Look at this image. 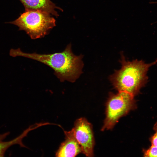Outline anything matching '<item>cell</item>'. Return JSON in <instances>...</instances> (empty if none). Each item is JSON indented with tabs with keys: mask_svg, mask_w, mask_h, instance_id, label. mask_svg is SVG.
I'll list each match as a JSON object with an SVG mask.
<instances>
[{
	"mask_svg": "<svg viewBox=\"0 0 157 157\" xmlns=\"http://www.w3.org/2000/svg\"><path fill=\"white\" fill-rule=\"evenodd\" d=\"M9 54L12 57H25L49 66L54 70V74L61 82L67 81L74 82L83 72V56L75 55L72 51L71 44H68L63 51L51 54L26 53L19 48L11 49Z\"/></svg>",
	"mask_w": 157,
	"mask_h": 157,
	"instance_id": "cell-1",
	"label": "cell"
},
{
	"mask_svg": "<svg viewBox=\"0 0 157 157\" xmlns=\"http://www.w3.org/2000/svg\"><path fill=\"white\" fill-rule=\"evenodd\" d=\"M119 62L121 68L110 76L109 80L118 91L125 92L134 97L147 83V72L150 67L157 63V59L148 63L142 60L129 61L122 53Z\"/></svg>",
	"mask_w": 157,
	"mask_h": 157,
	"instance_id": "cell-2",
	"label": "cell"
},
{
	"mask_svg": "<svg viewBox=\"0 0 157 157\" xmlns=\"http://www.w3.org/2000/svg\"><path fill=\"white\" fill-rule=\"evenodd\" d=\"M51 14L37 10L25 9L15 20L8 22L17 26L33 40L44 37L56 25V20Z\"/></svg>",
	"mask_w": 157,
	"mask_h": 157,
	"instance_id": "cell-3",
	"label": "cell"
},
{
	"mask_svg": "<svg viewBox=\"0 0 157 157\" xmlns=\"http://www.w3.org/2000/svg\"><path fill=\"white\" fill-rule=\"evenodd\" d=\"M136 107L134 97L130 94L121 91L110 93L106 104V117L101 130L112 129L121 117Z\"/></svg>",
	"mask_w": 157,
	"mask_h": 157,
	"instance_id": "cell-4",
	"label": "cell"
},
{
	"mask_svg": "<svg viewBox=\"0 0 157 157\" xmlns=\"http://www.w3.org/2000/svg\"><path fill=\"white\" fill-rule=\"evenodd\" d=\"M71 131L80 145L82 153L86 157H94L95 142L91 124L86 118L81 117L75 121Z\"/></svg>",
	"mask_w": 157,
	"mask_h": 157,
	"instance_id": "cell-5",
	"label": "cell"
},
{
	"mask_svg": "<svg viewBox=\"0 0 157 157\" xmlns=\"http://www.w3.org/2000/svg\"><path fill=\"white\" fill-rule=\"evenodd\" d=\"M65 140L55 152V157H76L82 153L81 147L71 130L64 131Z\"/></svg>",
	"mask_w": 157,
	"mask_h": 157,
	"instance_id": "cell-6",
	"label": "cell"
},
{
	"mask_svg": "<svg viewBox=\"0 0 157 157\" xmlns=\"http://www.w3.org/2000/svg\"><path fill=\"white\" fill-rule=\"evenodd\" d=\"M19 0L24 5L25 9L44 11L56 17H58V15L55 9L62 10L50 0Z\"/></svg>",
	"mask_w": 157,
	"mask_h": 157,
	"instance_id": "cell-7",
	"label": "cell"
},
{
	"mask_svg": "<svg viewBox=\"0 0 157 157\" xmlns=\"http://www.w3.org/2000/svg\"><path fill=\"white\" fill-rule=\"evenodd\" d=\"M30 131L29 129L28 128L24 131L19 136L8 141H4L3 140L9 134V132L0 134V157H4L6 151L13 145L18 144L21 147H27L22 143V140L27 135Z\"/></svg>",
	"mask_w": 157,
	"mask_h": 157,
	"instance_id": "cell-8",
	"label": "cell"
},
{
	"mask_svg": "<svg viewBox=\"0 0 157 157\" xmlns=\"http://www.w3.org/2000/svg\"><path fill=\"white\" fill-rule=\"evenodd\" d=\"M143 157H157V147L151 146L147 149L142 150Z\"/></svg>",
	"mask_w": 157,
	"mask_h": 157,
	"instance_id": "cell-9",
	"label": "cell"
},
{
	"mask_svg": "<svg viewBox=\"0 0 157 157\" xmlns=\"http://www.w3.org/2000/svg\"><path fill=\"white\" fill-rule=\"evenodd\" d=\"M153 129L155 131L154 134L149 139L151 146L157 147V122L154 126Z\"/></svg>",
	"mask_w": 157,
	"mask_h": 157,
	"instance_id": "cell-10",
	"label": "cell"
},
{
	"mask_svg": "<svg viewBox=\"0 0 157 157\" xmlns=\"http://www.w3.org/2000/svg\"><path fill=\"white\" fill-rule=\"evenodd\" d=\"M150 3H151V4H154V3H157V1H151V2H150Z\"/></svg>",
	"mask_w": 157,
	"mask_h": 157,
	"instance_id": "cell-11",
	"label": "cell"
}]
</instances>
